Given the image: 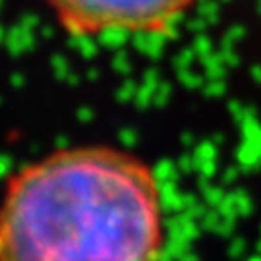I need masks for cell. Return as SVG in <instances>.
<instances>
[{
  "label": "cell",
  "mask_w": 261,
  "mask_h": 261,
  "mask_svg": "<svg viewBox=\"0 0 261 261\" xmlns=\"http://www.w3.org/2000/svg\"><path fill=\"white\" fill-rule=\"evenodd\" d=\"M196 0H48L60 25L75 37L165 33Z\"/></svg>",
  "instance_id": "cell-2"
},
{
  "label": "cell",
  "mask_w": 261,
  "mask_h": 261,
  "mask_svg": "<svg viewBox=\"0 0 261 261\" xmlns=\"http://www.w3.org/2000/svg\"><path fill=\"white\" fill-rule=\"evenodd\" d=\"M165 248L153 168L128 151H55L12 174L0 203V259H155Z\"/></svg>",
  "instance_id": "cell-1"
}]
</instances>
